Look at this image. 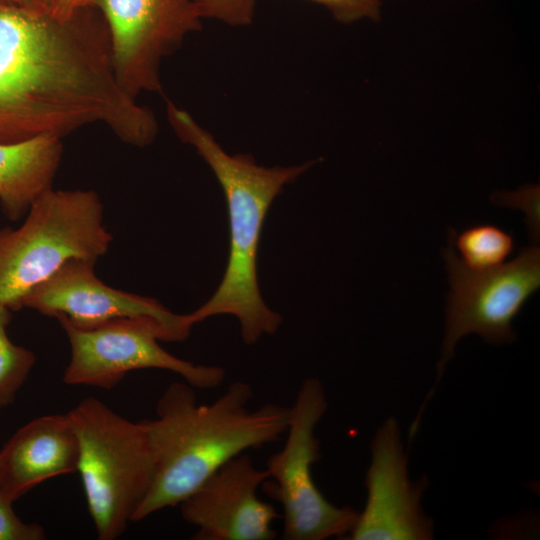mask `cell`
Instances as JSON below:
<instances>
[{"instance_id": "1", "label": "cell", "mask_w": 540, "mask_h": 540, "mask_svg": "<svg viewBox=\"0 0 540 540\" xmlns=\"http://www.w3.org/2000/svg\"><path fill=\"white\" fill-rule=\"evenodd\" d=\"M253 390L232 382L210 404L197 402L194 387L172 382L145 420L156 457L153 483L132 522L179 505L210 475L248 449L274 443L286 433L289 407L265 404L251 410Z\"/></svg>"}, {"instance_id": "2", "label": "cell", "mask_w": 540, "mask_h": 540, "mask_svg": "<svg viewBox=\"0 0 540 540\" xmlns=\"http://www.w3.org/2000/svg\"><path fill=\"white\" fill-rule=\"evenodd\" d=\"M170 126L208 164L225 195L230 247L225 273L211 298L187 314L191 324L217 315H232L240 324L245 344L274 334L279 313L262 298L257 276V254L263 224L273 200L318 160L298 165L265 167L246 154H228L186 110L166 101Z\"/></svg>"}, {"instance_id": "3", "label": "cell", "mask_w": 540, "mask_h": 540, "mask_svg": "<svg viewBox=\"0 0 540 540\" xmlns=\"http://www.w3.org/2000/svg\"><path fill=\"white\" fill-rule=\"evenodd\" d=\"M113 236L93 190L43 193L18 228L0 229V305L23 309L25 297L72 258L97 262Z\"/></svg>"}, {"instance_id": "4", "label": "cell", "mask_w": 540, "mask_h": 540, "mask_svg": "<svg viewBox=\"0 0 540 540\" xmlns=\"http://www.w3.org/2000/svg\"><path fill=\"white\" fill-rule=\"evenodd\" d=\"M79 442L80 474L99 540H114L149 492L156 457L145 420L130 421L88 397L68 412Z\"/></svg>"}, {"instance_id": "5", "label": "cell", "mask_w": 540, "mask_h": 540, "mask_svg": "<svg viewBox=\"0 0 540 540\" xmlns=\"http://www.w3.org/2000/svg\"><path fill=\"white\" fill-rule=\"evenodd\" d=\"M327 410L321 382L307 378L289 407L286 442L266 463L270 494L282 506L286 540L343 538L354 527L358 512L330 503L316 486L312 466L320 459L315 428Z\"/></svg>"}, {"instance_id": "6", "label": "cell", "mask_w": 540, "mask_h": 540, "mask_svg": "<svg viewBox=\"0 0 540 540\" xmlns=\"http://www.w3.org/2000/svg\"><path fill=\"white\" fill-rule=\"evenodd\" d=\"M455 233L449 230L448 246L441 249L450 291L438 379L462 337L475 333L496 345L514 341L512 322L540 287L538 246L524 248L512 261L498 267L475 270L464 265L456 254Z\"/></svg>"}, {"instance_id": "7", "label": "cell", "mask_w": 540, "mask_h": 540, "mask_svg": "<svg viewBox=\"0 0 540 540\" xmlns=\"http://www.w3.org/2000/svg\"><path fill=\"white\" fill-rule=\"evenodd\" d=\"M71 347L63 381L111 389L131 371L162 369L180 375L194 388L212 389L225 379L220 366L200 365L167 352L159 341L177 342L166 326L153 319H123L92 329L59 322Z\"/></svg>"}, {"instance_id": "8", "label": "cell", "mask_w": 540, "mask_h": 540, "mask_svg": "<svg viewBox=\"0 0 540 540\" xmlns=\"http://www.w3.org/2000/svg\"><path fill=\"white\" fill-rule=\"evenodd\" d=\"M106 23L120 87L137 98L161 93L162 61L202 27L195 0H88Z\"/></svg>"}, {"instance_id": "9", "label": "cell", "mask_w": 540, "mask_h": 540, "mask_svg": "<svg viewBox=\"0 0 540 540\" xmlns=\"http://www.w3.org/2000/svg\"><path fill=\"white\" fill-rule=\"evenodd\" d=\"M95 263L81 258L68 260L25 297L23 308L78 329L123 319H153L171 330L177 342L189 337L193 324L187 314H175L153 298L105 284L95 273Z\"/></svg>"}, {"instance_id": "10", "label": "cell", "mask_w": 540, "mask_h": 540, "mask_svg": "<svg viewBox=\"0 0 540 540\" xmlns=\"http://www.w3.org/2000/svg\"><path fill=\"white\" fill-rule=\"evenodd\" d=\"M371 464L366 474L367 501L345 539L427 540L432 521L421 508L426 479L411 482L407 455L394 418L387 419L371 442Z\"/></svg>"}, {"instance_id": "11", "label": "cell", "mask_w": 540, "mask_h": 540, "mask_svg": "<svg viewBox=\"0 0 540 540\" xmlns=\"http://www.w3.org/2000/svg\"><path fill=\"white\" fill-rule=\"evenodd\" d=\"M268 480L244 453L230 459L179 503L184 521L197 528L196 540H272L282 515L258 497Z\"/></svg>"}, {"instance_id": "12", "label": "cell", "mask_w": 540, "mask_h": 540, "mask_svg": "<svg viewBox=\"0 0 540 540\" xmlns=\"http://www.w3.org/2000/svg\"><path fill=\"white\" fill-rule=\"evenodd\" d=\"M78 462L79 442L69 414L35 418L0 450V490L15 501L50 478L77 472Z\"/></svg>"}, {"instance_id": "13", "label": "cell", "mask_w": 540, "mask_h": 540, "mask_svg": "<svg viewBox=\"0 0 540 540\" xmlns=\"http://www.w3.org/2000/svg\"><path fill=\"white\" fill-rule=\"evenodd\" d=\"M62 154V138L55 135L0 142V207L8 220L25 217L32 204L53 188Z\"/></svg>"}, {"instance_id": "14", "label": "cell", "mask_w": 540, "mask_h": 540, "mask_svg": "<svg viewBox=\"0 0 540 540\" xmlns=\"http://www.w3.org/2000/svg\"><path fill=\"white\" fill-rule=\"evenodd\" d=\"M453 246L467 267L485 270L505 263L515 248L514 238L493 224H478L454 235Z\"/></svg>"}, {"instance_id": "15", "label": "cell", "mask_w": 540, "mask_h": 540, "mask_svg": "<svg viewBox=\"0 0 540 540\" xmlns=\"http://www.w3.org/2000/svg\"><path fill=\"white\" fill-rule=\"evenodd\" d=\"M12 311L0 305V408L10 405L26 381L35 362V354L8 337Z\"/></svg>"}, {"instance_id": "16", "label": "cell", "mask_w": 540, "mask_h": 540, "mask_svg": "<svg viewBox=\"0 0 540 540\" xmlns=\"http://www.w3.org/2000/svg\"><path fill=\"white\" fill-rule=\"evenodd\" d=\"M257 0H195L203 19H212L231 27L253 22Z\"/></svg>"}, {"instance_id": "17", "label": "cell", "mask_w": 540, "mask_h": 540, "mask_svg": "<svg viewBox=\"0 0 540 540\" xmlns=\"http://www.w3.org/2000/svg\"><path fill=\"white\" fill-rule=\"evenodd\" d=\"M14 500L0 490V540H43L44 528L37 523H25L14 512Z\"/></svg>"}, {"instance_id": "18", "label": "cell", "mask_w": 540, "mask_h": 540, "mask_svg": "<svg viewBox=\"0 0 540 540\" xmlns=\"http://www.w3.org/2000/svg\"><path fill=\"white\" fill-rule=\"evenodd\" d=\"M324 6L335 20L350 24L363 19L378 20L381 3L379 0H312Z\"/></svg>"}, {"instance_id": "19", "label": "cell", "mask_w": 540, "mask_h": 540, "mask_svg": "<svg viewBox=\"0 0 540 540\" xmlns=\"http://www.w3.org/2000/svg\"><path fill=\"white\" fill-rule=\"evenodd\" d=\"M85 6H88V0H56L51 12L58 17L67 18Z\"/></svg>"}, {"instance_id": "20", "label": "cell", "mask_w": 540, "mask_h": 540, "mask_svg": "<svg viewBox=\"0 0 540 540\" xmlns=\"http://www.w3.org/2000/svg\"><path fill=\"white\" fill-rule=\"evenodd\" d=\"M0 5L26 9L44 8L40 0H0Z\"/></svg>"}, {"instance_id": "21", "label": "cell", "mask_w": 540, "mask_h": 540, "mask_svg": "<svg viewBox=\"0 0 540 540\" xmlns=\"http://www.w3.org/2000/svg\"><path fill=\"white\" fill-rule=\"evenodd\" d=\"M56 0H40L42 6L48 10H52Z\"/></svg>"}, {"instance_id": "22", "label": "cell", "mask_w": 540, "mask_h": 540, "mask_svg": "<svg viewBox=\"0 0 540 540\" xmlns=\"http://www.w3.org/2000/svg\"><path fill=\"white\" fill-rule=\"evenodd\" d=\"M380 2H382L383 0H379Z\"/></svg>"}]
</instances>
